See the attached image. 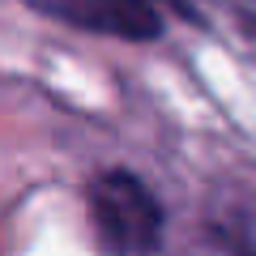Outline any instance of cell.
<instances>
[{"mask_svg":"<svg viewBox=\"0 0 256 256\" xmlns=\"http://www.w3.org/2000/svg\"><path fill=\"white\" fill-rule=\"evenodd\" d=\"M90 218L107 256H150L162 239L154 192L128 171H107L90 188Z\"/></svg>","mask_w":256,"mask_h":256,"instance_id":"6da1fadb","label":"cell"},{"mask_svg":"<svg viewBox=\"0 0 256 256\" xmlns=\"http://www.w3.org/2000/svg\"><path fill=\"white\" fill-rule=\"evenodd\" d=\"M22 4L64 22V26L128 38V43H146V38L162 34V22L150 0H22Z\"/></svg>","mask_w":256,"mask_h":256,"instance_id":"7a4b0ae2","label":"cell"},{"mask_svg":"<svg viewBox=\"0 0 256 256\" xmlns=\"http://www.w3.org/2000/svg\"><path fill=\"white\" fill-rule=\"evenodd\" d=\"M218 4H226V9L235 13V22L248 34H256V0H218Z\"/></svg>","mask_w":256,"mask_h":256,"instance_id":"3957f363","label":"cell"}]
</instances>
